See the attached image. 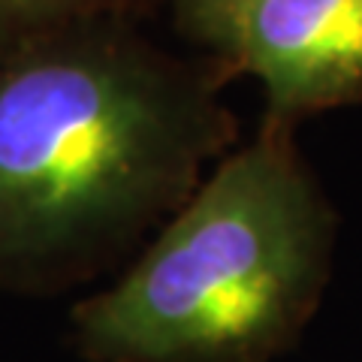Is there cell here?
Listing matches in <instances>:
<instances>
[{"instance_id":"6da1fadb","label":"cell","mask_w":362,"mask_h":362,"mask_svg":"<svg viewBox=\"0 0 362 362\" xmlns=\"http://www.w3.org/2000/svg\"><path fill=\"white\" fill-rule=\"evenodd\" d=\"M100 18L0 61V284L58 290L166 223L235 142L211 58Z\"/></svg>"},{"instance_id":"7a4b0ae2","label":"cell","mask_w":362,"mask_h":362,"mask_svg":"<svg viewBox=\"0 0 362 362\" xmlns=\"http://www.w3.org/2000/svg\"><path fill=\"white\" fill-rule=\"evenodd\" d=\"M338 218L293 127L226 151L118 284L73 311L90 362H269L329 281Z\"/></svg>"},{"instance_id":"3957f363","label":"cell","mask_w":362,"mask_h":362,"mask_svg":"<svg viewBox=\"0 0 362 362\" xmlns=\"http://www.w3.org/2000/svg\"><path fill=\"white\" fill-rule=\"evenodd\" d=\"M211 61L254 76L269 124L296 121L362 100V0H242Z\"/></svg>"},{"instance_id":"277c9868","label":"cell","mask_w":362,"mask_h":362,"mask_svg":"<svg viewBox=\"0 0 362 362\" xmlns=\"http://www.w3.org/2000/svg\"><path fill=\"white\" fill-rule=\"evenodd\" d=\"M148 0H0V61L66 28L136 18Z\"/></svg>"},{"instance_id":"5b68a950","label":"cell","mask_w":362,"mask_h":362,"mask_svg":"<svg viewBox=\"0 0 362 362\" xmlns=\"http://www.w3.org/2000/svg\"><path fill=\"white\" fill-rule=\"evenodd\" d=\"M239 4L242 0H173L175 25L190 42L214 54Z\"/></svg>"}]
</instances>
